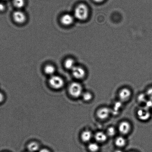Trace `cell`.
I'll return each instance as SVG.
<instances>
[{
    "instance_id": "obj_8",
    "label": "cell",
    "mask_w": 152,
    "mask_h": 152,
    "mask_svg": "<svg viewBox=\"0 0 152 152\" xmlns=\"http://www.w3.org/2000/svg\"><path fill=\"white\" fill-rule=\"evenodd\" d=\"M13 19L15 22L18 23L22 24L26 21V15L21 10H17L13 13Z\"/></svg>"
},
{
    "instance_id": "obj_17",
    "label": "cell",
    "mask_w": 152,
    "mask_h": 152,
    "mask_svg": "<svg viewBox=\"0 0 152 152\" xmlns=\"http://www.w3.org/2000/svg\"><path fill=\"white\" fill-rule=\"evenodd\" d=\"M65 66L66 69L72 70L73 68L76 66L75 62L72 59L68 58L65 61Z\"/></svg>"
},
{
    "instance_id": "obj_13",
    "label": "cell",
    "mask_w": 152,
    "mask_h": 152,
    "mask_svg": "<svg viewBox=\"0 0 152 152\" xmlns=\"http://www.w3.org/2000/svg\"><path fill=\"white\" fill-rule=\"evenodd\" d=\"M126 140L123 135L117 137L115 140V144L119 148H123L126 145Z\"/></svg>"
},
{
    "instance_id": "obj_20",
    "label": "cell",
    "mask_w": 152,
    "mask_h": 152,
    "mask_svg": "<svg viewBox=\"0 0 152 152\" xmlns=\"http://www.w3.org/2000/svg\"><path fill=\"white\" fill-rule=\"evenodd\" d=\"M13 4L18 9L22 8L25 5V0H13Z\"/></svg>"
},
{
    "instance_id": "obj_15",
    "label": "cell",
    "mask_w": 152,
    "mask_h": 152,
    "mask_svg": "<svg viewBox=\"0 0 152 152\" xmlns=\"http://www.w3.org/2000/svg\"><path fill=\"white\" fill-rule=\"evenodd\" d=\"M88 149L90 152H98L100 149V146L97 143L91 142L88 146Z\"/></svg>"
},
{
    "instance_id": "obj_6",
    "label": "cell",
    "mask_w": 152,
    "mask_h": 152,
    "mask_svg": "<svg viewBox=\"0 0 152 152\" xmlns=\"http://www.w3.org/2000/svg\"><path fill=\"white\" fill-rule=\"evenodd\" d=\"M131 128V125L130 123L129 122L124 121L119 124L118 130L120 134L124 136L130 133Z\"/></svg>"
},
{
    "instance_id": "obj_14",
    "label": "cell",
    "mask_w": 152,
    "mask_h": 152,
    "mask_svg": "<svg viewBox=\"0 0 152 152\" xmlns=\"http://www.w3.org/2000/svg\"><path fill=\"white\" fill-rule=\"evenodd\" d=\"M56 71L54 66L51 65H48L45 67L44 72L47 75H53Z\"/></svg>"
},
{
    "instance_id": "obj_11",
    "label": "cell",
    "mask_w": 152,
    "mask_h": 152,
    "mask_svg": "<svg viewBox=\"0 0 152 152\" xmlns=\"http://www.w3.org/2000/svg\"><path fill=\"white\" fill-rule=\"evenodd\" d=\"M74 20L73 16L69 14L64 15L61 18V23L65 26H70L72 24Z\"/></svg>"
},
{
    "instance_id": "obj_23",
    "label": "cell",
    "mask_w": 152,
    "mask_h": 152,
    "mask_svg": "<svg viewBox=\"0 0 152 152\" xmlns=\"http://www.w3.org/2000/svg\"><path fill=\"white\" fill-rule=\"evenodd\" d=\"M145 107L148 109L152 108V101L151 100H147L146 102L145 103Z\"/></svg>"
},
{
    "instance_id": "obj_5",
    "label": "cell",
    "mask_w": 152,
    "mask_h": 152,
    "mask_svg": "<svg viewBox=\"0 0 152 152\" xmlns=\"http://www.w3.org/2000/svg\"><path fill=\"white\" fill-rule=\"evenodd\" d=\"M112 113L111 110L107 107L100 108L96 112L97 117L101 120H105L109 117Z\"/></svg>"
},
{
    "instance_id": "obj_1",
    "label": "cell",
    "mask_w": 152,
    "mask_h": 152,
    "mask_svg": "<svg viewBox=\"0 0 152 152\" xmlns=\"http://www.w3.org/2000/svg\"><path fill=\"white\" fill-rule=\"evenodd\" d=\"M89 14L88 7L86 4H80L76 7L74 15L76 18L80 20H84L87 19Z\"/></svg>"
},
{
    "instance_id": "obj_9",
    "label": "cell",
    "mask_w": 152,
    "mask_h": 152,
    "mask_svg": "<svg viewBox=\"0 0 152 152\" xmlns=\"http://www.w3.org/2000/svg\"><path fill=\"white\" fill-rule=\"evenodd\" d=\"M73 76L77 79H82L86 75V71L82 67L75 66L71 70Z\"/></svg>"
},
{
    "instance_id": "obj_16",
    "label": "cell",
    "mask_w": 152,
    "mask_h": 152,
    "mask_svg": "<svg viewBox=\"0 0 152 152\" xmlns=\"http://www.w3.org/2000/svg\"><path fill=\"white\" fill-rule=\"evenodd\" d=\"M27 148L30 152H35L39 150V145L37 142H32L28 144Z\"/></svg>"
},
{
    "instance_id": "obj_12",
    "label": "cell",
    "mask_w": 152,
    "mask_h": 152,
    "mask_svg": "<svg viewBox=\"0 0 152 152\" xmlns=\"http://www.w3.org/2000/svg\"><path fill=\"white\" fill-rule=\"evenodd\" d=\"M93 136L92 132L90 130H86L82 132L81 139L83 142H88L91 140Z\"/></svg>"
},
{
    "instance_id": "obj_28",
    "label": "cell",
    "mask_w": 152,
    "mask_h": 152,
    "mask_svg": "<svg viewBox=\"0 0 152 152\" xmlns=\"http://www.w3.org/2000/svg\"><path fill=\"white\" fill-rule=\"evenodd\" d=\"M115 152H123V150H120V149H118L116 150Z\"/></svg>"
},
{
    "instance_id": "obj_26",
    "label": "cell",
    "mask_w": 152,
    "mask_h": 152,
    "mask_svg": "<svg viewBox=\"0 0 152 152\" xmlns=\"http://www.w3.org/2000/svg\"><path fill=\"white\" fill-rule=\"evenodd\" d=\"M39 152H51L49 150L46 148H43L40 150Z\"/></svg>"
},
{
    "instance_id": "obj_27",
    "label": "cell",
    "mask_w": 152,
    "mask_h": 152,
    "mask_svg": "<svg viewBox=\"0 0 152 152\" xmlns=\"http://www.w3.org/2000/svg\"><path fill=\"white\" fill-rule=\"evenodd\" d=\"M93 1L96 3H101L103 2L104 0H93Z\"/></svg>"
},
{
    "instance_id": "obj_22",
    "label": "cell",
    "mask_w": 152,
    "mask_h": 152,
    "mask_svg": "<svg viewBox=\"0 0 152 152\" xmlns=\"http://www.w3.org/2000/svg\"><path fill=\"white\" fill-rule=\"evenodd\" d=\"M145 94L148 99L152 101V87L147 89Z\"/></svg>"
},
{
    "instance_id": "obj_4",
    "label": "cell",
    "mask_w": 152,
    "mask_h": 152,
    "mask_svg": "<svg viewBox=\"0 0 152 152\" xmlns=\"http://www.w3.org/2000/svg\"><path fill=\"white\" fill-rule=\"evenodd\" d=\"M50 86L53 88H61L64 85V81L62 77L57 75H52L49 80Z\"/></svg>"
},
{
    "instance_id": "obj_19",
    "label": "cell",
    "mask_w": 152,
    "mask_h": 152,
    "mask_svg": "<svg viewBox=\"0 0 152 152\" xmlns=\"http://www.w3.org/2000/svg\"><path fill=\"white\" fill-rule=\"evenodd\" d=\"M108 137H113L117 133V130L113 126H110L107 129L106 132Z\"/></svg>"
},
{
    "instance_id": "obj_30",
    "label": "cell",
    "mask_w": 152,
    "mask_h": 152,
    "mask_svg": "<svg viewBox=\"0 0 152 152\" xmlns=\"http://www.w3.org/2000/svg\"><path fill=\"white\" fill-rule=\"evenodd\" d=\"M4 1H6V0H4Z\"/></svg>"
},
{
    "instance_id": "obj_2",
    "label": "cell",
    "mask_w": 152,
    "mask_h": 152,
    "mask_svg": "<svg viewBox=\"0 0 152 152\" xmlns=\"http://www.w3.org/2000/svg\"><path fill=\"white\" fill-rule=\"evenodd\" d=\"M69 92L71 96L73 97H79L82 96L83 92L82 86L79 83L74 82L69 86Z\"/></svg>"
},
{
    "instance_id": "obj_24",
    "label": "cell",
    "mask_w": 152,
    "mask_h": 152,
    "mask_svg": "<svg viewBox=\"0 0 152 152\" xmlns=\"http://www.w3.org/2000/svg\"><path fill=\"white\" fill-rule=\"evenodd\" d=\"M5 6L3 3H0V11H3L5 10Z\"/></svg>"
},
{
    "instance_id": "obj_7",
    "label": "cell",
    "mask_w": 152,
    "mask_h": 152,
    "mask_svg": "<svg viewBox=\"0 0 152 152\" xmlns=\"http://www.w3.org/2000/svg\"><path fill=\"white\" fill-rule=\"evenodd\" d=\"M132 95V92L130 89L127 88H123L119 92L118 96L120 102H127L130 99Z\"/></svg>"
},
{
    "instance_id": "obj_21",
    "label": "cell",
    "mask_w": 152,
    "mask_h": 152,
    "mask_svg": "<svg viewBox=\"0 0 152 152\" xmlns=\"http://www.w3.org/2000/svg\"><path fill=\"white\" fill-rule=\"evenodd\" d=\"M147 96L146 94H141L138 95V102L140 103H145L147 100Z\"/></svg>"
},
{
    "instance_id": "obj_3",
    "label": "cell",
    "mask_w": 152,
    "mask_h": 152,
    "mask_svg": "<svg viewBox=\"0 0 152 152\" xmlns=\"http://www.w3.org/2000/svg\"><path fill=\"white\" fill-rule=\"evenodd\" d=\"M137 114L139 120L142 121H147L151 117L150 110L145 107L140 108L137 111Z\"/></svg>"
},
{
    "instance_id": "obj_18",
    "label": "cell",
    "mask_w": 152,
    "mask_h": 152,
    "mask_svg": "<svg viewBox=\"0 0 152 152\" xmlns=\"http://www.w3.org/2000/svg\"><path fill=\"white\" fill-rule=\"evenodd\" d=\"M83 100L85 102H90L93 98V95L91 92L87 91L83 92L82 95Z\"/></svg>"
},
{
    "instance_id": "obj_10",
    "label": "cell",
    "mask_w": 152,
    "mask_h": 152,
    "mask_svg": "<svg viewBox=\"0 0 152 152\" xmlns=\"http://www.w3.org/2000/svg\"><path fill=\"white\" fill-rule=\"evenodd\" d=\"M95 140L98 143H104L108 140V136L106 132L99 131L96 132L94 135Z\"/></svg>"
},
{
    "instance_id": "obj_25",
    "label": "cell",
    "mask_w": 152,
    "mask_h": 152,
    "mask_svg": "<svg viewBox=\"0 0 152 152\" xmlns=\"http://www.w3.org/2000/svg\"><path fill=\"white\" fill-rule=\"evenodd\" d=\"M4 99V96L3 94L0 92V103L2 102Z\"/></svg>"
},
{
    "instance_id": "obj_29",
    "label": "cell",
    "mask_w": 152,
    "mask_h": 152,
    "mask_svg": "<svg viewBox=\"0 0 152 152\" xmlns=\"http://www.w3.org/2000/svg\"></svg>"
}]
</instances>
